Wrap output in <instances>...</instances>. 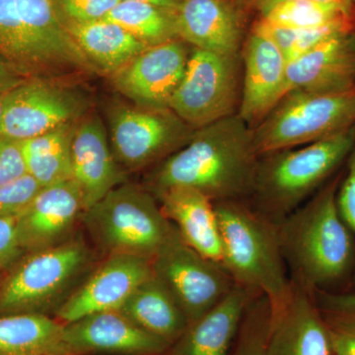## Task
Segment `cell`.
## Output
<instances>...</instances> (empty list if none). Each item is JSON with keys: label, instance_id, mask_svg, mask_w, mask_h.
Returning <instances> with one entry per match:
<instances>
[{"label": "cell", "instance_id": "obj_19", "mask_svg": "<svg viewBox=\"0 0 355 355\" xmlns=\"http://www.w3.org/2000/svg\"><path fill=\"white\" fill-rule=\"evenodd\" d=\"M244 83L238 114L256 128L286 95V60L270 40L252 32L245 44Z\"/></svg>", "mask_w": 355, "mask_h": 355}, {"label": "cell", "instance_id": "obj_30", "mask_svg": "<svg viewBox=\"0 0 355 355\" xmlns=\"http://www.w3.org/2000/svg\"><path fill=\"white\" fill-rule=\"evenodd\" d=\"M355 30L352 24H331L309 29H294L272 24L265 19L254 24L253 33L270 40L282 51L286 62H291L307 53L318 44L334 37L349 34Z\"/></svg>", "mask_w": 355, "mask_h": 355}, {"label": "cell", "instance_id": "obj_23", "mask_svg": "<svg viewBox=\"0 0 355 355\" xmlns=\"http://www.w3.org/2000/svg\"><path fill=\"white\" fill-rule=\"evenodd\" d=\"M153 196L184 241L221 265V236L214 200L190 187H172Z\"/></svg>", "mask_w": 355, "mask_h": 355}, {"label": "cell", "instance_id": "obj_3", "mask_svg": "<svg viewBox=\"0 0 355 355\" xmlns=\"http://www.w3.org/2000/svg\"><path fill=\"white\" fill-rule=\"evenodd\" d=\"M214 207L221 236V266L236 284L265 296L275 319L293 291L277 222L244 200L216 202Z\"/></svg>", "mask_w": 355, "mask_h": 355}, {"label": "cell", "instance_id": "obj_41", "mask_svg": "<svg viewBox=\"0 0 355 355\" xmlns=\"http://www.w3.org/2000/svg\"><path fill=\"white\" fill-rule=\"evenodd\" d=\"M120 1L142 2V3L153 4V6L176 10L181 0H120Z\"/></svg>", "mask_w": 355, "mask_h": 355}, {"label": "cell", "instance_id": "obj_20", "mask_svg": "<svg viewBox=\"0 0 355 355\" xmlns=\"http://www.w3.org/2000/svg\"><path fill=\"white\" fill-rule=\"evenodd\" d=\"M179 38L200 50L239 55L242 20L227 0H181L175 10Z\"/></svg>", "mask_w": 355, "mask_h": 355}, {"label": "cell", "instance_id": "obj_5", "mask_svg": "<svg viewBox=\"0 0 355 355\" xmlns=\"http://www.w3.org/2000/svg\"><path fill=\"white\" fill-rule=\"evenodd\" d=\"M354 146L355 125L300 148L261 156L253 207L279 223L335 176Z\"/></svg>", "mask_w": 355, "mask_h": 355}, {"label": "cell", "instance_id": "obj_12", "mask_svg": "<svg viewBox=\"0 0 355 355\" xmlns=\"http://www.w3.org/2000/svg\"><path fill=\"white\" fill-rule=\"evenodd\" d=\"M87 108L76 89L50 77H29L7 93L0 137L24 141L81 120Z\"/></svg>", "mask_w": 355, "mask_h": 355}, {"label": "cell", "instance_id": "obj_37", "mask_svg": "<svg viewBox=\"0 0 355 355\" xmlns=\"http://www.w3.org/2000/svg\"><path fill=\"white\" fill-rule=\"evenodd\" d=\"M25 254L18 237L16 216L0 217V272L10 270Z\"/></svg>", "mask_w": 355, "mask_h": 355}, {"label": "cell", "instance_id": "obj_7", "mask_svg": "<svg viewBox=\"0 0 355 355\" xmlns=\"http://www.w3.org/2000/svg\"><path fill=\"white\" fill-rule=\"evenodd\" d=\"M80 219L108 256L132 254L150 261L174 228L153 193L130 183L110 191L84 210Z\"/></svg>", "mask_w": 355, "mask_h": 355}, {"label": "cell", "instance_id": "obj_45", "mask_svg": "<svg viewBox=\"0 0 355 355\" xmlns=\"http://www.w3.org/2000/svg\"><path fill=\"white\" fill-rule=\"evenodd\" d=\"M254 1H256V0H254Z\"/></svg>", "mask_w": 355, "mask_h": 355}, {"label": "cell", "instance_id": "obj_35", "mask_svg": "<svg viewBox=\"0 0 355 355\" xmlns=\"http://www.w3.org/2000/svg\"><path fill=\"white\" fill-rule=\"evenodd\" d=\"M347 169L336 193V205L340 216L355 236V146L347 158ZM355 291V277L352 289Z\"/></svg>", "mask_w": 355, "mask_h": 355}, {"label": "cell", "instance_id": "obj_2", "mask_svg": "<svg viewBox=\"0 0 355 355\" xmlns=\"http://www.w3.org/2000/svg\"><path fill=\"white\" fill-rule=\"evenodd\" d=\"M338 172L309 202L277 223L280 247L291 279L314 294L345 292L355 277V236L343 221L336 193Z\"/></svg>", "mask_w": 355, "mask_h": 355}, {"label": "cell", "instance_id": "obj_36", "mask_svg": "<svg viewBox=\"0 0 355 355\" xmlns=\"http://www.w3.org/2000/svg\"><path fill=\"white\" fill-rule=\"evenodd\" d=\"M27 175L21 141L0 137V187Z\"/></svg>", "mask_w": 355, "mask_h": 355}, {"label": "cell", "instance_id": "obj_4", "mask_svg": "<svg viewBox=\"0 0 355 355\" xmlns=\"http://www.w3.org/2000/svg\"><path fill=\"white\" fill-rule=\"evenodd\" d=\"M0 57L27 77L96 72L58 17L53 0H0Z\"/></svg>", "mask_w": 355, "mask_h": 355}, {"label": "cell", "instance_id": "obj_21", "mask_svg": "<svg viewBox=\"0 0 355 355\" xmlns=\"http://www.w3.org/2000/svg\"><path fill=\"white\" fill-rule=\"evenodd\" d=\"M260 295L235 284L218 304L189 324L166 355H230L248 306Z\"/></svg>", "mask_w": 355, "mask_h": 355}, {"label": "cell", "instance_id": "obj_28", "mask_svg": "<svg viewBox=\"0 0 355 355\" xmlns=\"http://www.w3.org/2000/svg\"><path fill=\"white\" fill-rule=\"evenodd\" d=\"M105 19L120 25L148 48L180 39L175 10L164 7L120 1Z\"/></svg>", "mask_w": 355, "mask_h": 355}, {"label": "cell", "instance_id": "obj_44", "mask_svg": "<svg viewBox=\"0 0 355 355\" xmlns=\"http://www.w3.org/2000/svg\"><path fill=\"white\" fill-rule=\"evenodd\" d=\"M352 3H354V6H355V0H352Z\"/></svg>", "mask_w": 355, "mask_h": 355}, {"label": "cell", "instance_id": "obj_39", "mask_svg": "<svg viewBox=\"0 0 355 355\" xmlns=\"http://www.w3.org/2000/svg\"><path fill=\"white\" fill-rule=\"evenodd\" d=\"M29 78L19 69L0 57V92H8Z\"/></svg>", "mask_w": 355, "mask_h": 355}, {"label": "cell", "instance_id": "obj_15", "mask_svg": "<svg viewBox=\"0 0 355 355\" xmlns=\"http://www.w3.org/2000/svg\"><path fill=\"white\" fill-rule=\"evenodd\" d=\"M64 338L70 355H166L171 347L120 311L95 313L64 324Z\"/></svg>", "mask_w": 355, "mask_h": 355}, {"label": "cell", "instance_id": "obj_10", "mask_svg": "<svg viewBox=\"0 0 355 355\" xmlns=\"http://www.w3.org/2000/svg\"><path fill=\"white\" fill-rule=\"evenodd\" d=\"M151 266L153 275L171 292L189 324L218 304L235 286L220 263L189 246L175 226Z\"/></svg>", "mask_w": 355, "mask_h": 355}, {"label": "cell", "instance_id": "obj_8", "mask_svg": "<svg viewBox=\"0 0 355 355\" xmlns=\"http://www.w3.org/2000/svg\"><path fill=\"white\" fill-rule=\"evenodd\" d=\"M355 125V89L338 94L291 91L253 128L258 155L328 139Z\"/></svg>", "mask_w": 355, "mask_h": 355}, {"label": "cell", "instance_id": "obj_9", "mask_svg": "<svg viewBox=\"0 0 355 355\" xmlns=\"http://www.w3.org/2000/svg\"><path fill=\"white\" fill-rule=\"evenodd\" d=\"M112 153L123 170L160 163L188 144L193 128L169 108L116 105L109 110Z\"/></svg>", "mask_w": 355, "mask_h": 355}, {"label": "cell", "instance_id": "obj_43", "mask_svg": "<svg viewBox=\"0 0 355 355\" xmlns=\"http://www.w3.org/2000/svg\"><path fill=\"white\" fill-rule=\"evenodd\" d=\"M352 43H354V51H355V30L352 33Z\"/></svg>", "mask_w": 355, "mask_h": 355}, {"label": "cell", "instance_id": "obj_6", "mask_svg": "<svg viewBox=\"0 0 355 355\" xmlns=\"http://www.w3.org/2000/svg\"><path fill=\"white\" fill-rule=\"evenodd\" d=\"M93 254L81 236L26 254L0 286V316L55 311L77 288Z\"/></svg>", "mask_w": 355, "mask_h": 355}, {"label": "cell", "instance_id": "obj_16", "mask_svg": "<svg viewBox=\"0 0 355 355\" xmlns=\"http://www.w3.org/2000/svg\"><path fill=\"white\" fill-rule=\"evenodd\" d=\"M83 210V195L74 180L42 188L16 216L18 237L25 253L67 241Z\"/></svg>", "mask_w": 355, "mask_h": 355}, {"label": "cell", "instance_id": "obj_27", "mask_svg": "<svg viewBox=\"0 0 355 355\" xmlns=\"http://www.w3.org/2000/svg\"><path fill=\"white\" fill-rule=\"evenodd\" d=\"M77 123L21 141L27 174L42 188L72 180V140Z\"/></svg>", "mask_w": 355, "mask_h": 355}, {"label": "cell", "instance_id": "obj_1", "mask_svg": "<svg viewBox=\"0 0 355 355\" xmlns=\"http://www.w3.org/2000/svg\"><path fill=\"white\" fill-rule=\"evenodd\" d=\"M259 160L253 128L231 114L195 130L188 144L154 168L146 189L155 195L190 187L214 202L243 200L253 195Z\"/></svg>", "mask_w": 355, "mask_h": 355}, {"label": "cell", "instance_id": "obj_34", "mask_svg": "<svg viewBox=\"0 0 355 355\" xmlns=\"http://www.w3.org/2000/svg\"><path fill=\"white\" fill-rule=\"evenodd\" d=\"M323 313L334 355H355V316Z\"/></svg>", "mask_w": 355, "mask_h": 355}, {"label": "cell", "instance_id": "obj_32", "mask_svg": "<svg viewBox=\"0 0 355 355\" xmlns=\"http://www.w3.org/2000/svg\"><path fill=\"white\" fill-rule=\"evenodd\" d=\"M65 27L105 19L120 0H53Z\"/></svg>", "mask_w": 355, "mask_h": 355}, {"label": "cell", "instance_id": "obj_18", "mask_svg": "<svg viewBox=\"0 0 355 355\" xmlns=\"http://www.w3.org/2000/svg\"><path fill=\"white\" fill-rule=\"evenodd\" d=\"M352 33L334 37L287 62L286 94L291 91L338 94L354 90L355 51Z\"/></svg>", "mask_w": 355, "mask_h": 355}, {"label": "cell", "instance_id": "obj_14", "mask_svg": "<svg viewBox=\"0 0 355 355\" xmlns=\"http://www.w3.org/2000/svg\"><path fill=\"white\" fill-rule=\"evenodd\" d=\"M190 53L181 39L149 46L110 78L114 87L137 106L169 108Z\"/></svg>", "mask_w": 355, "mask_h": 355}, {"label": "cell", "instance_id": "obj_11", "mask_svg": "<svg viewBox=\"0 0 355 355\" xmlns=\"http://www.w3.org/2000/svg\"><path fill=\"white\" fill-rule=\"evenodd\" d=\"M238 78V55L193 48L169 109L193 130L237 114Z\"/></svg>", "mask_w": 355, "mask_h": 355}, {"label": "cell", "instance_id": "obj_25", "mask_svg": "<svg viewBox=\"0 0 355 355\" xmlns=\"http://www.w3.org/2000/svg\"><path fill=\"white\" fill-rule=\"evenodd\" d=\"M67 29L96 72L109 77L148 48L108 19L70 25Z\"/></svg>", "mask_w": 355, "mask_h": 355}, {"label": "cell", "instance_id": "obj_13", "mask_svg": "<svg viewBox=\"0 0 355 355\" xmlns=\"http://www.w3.org/2000/svg\"><path fill=\"white\" fill-rule=\"evenodd\" d=\"M153 275L148 259L110 254L55 311V319L69 324L95 313L120 310L135 289Z\"/></svg>", "mask_w": 355, "mask_h": 355}, {"label": "cell", "instance_id": "obj_29", "mask_svg": "<svg viewBox=\"0 0 355 355\" xmlns=\"http://www.w3.org/2000/svg\"><path fill=\"white\" fill-rule=\"evenodd\" d=\"M261 19L294 29L331 24L355 25V8L313 0H291L272 7L261 15Z\"/></svg>", "mask_w": 355, "mask_h": 355}, {"label": "cell", "instance_id": "obj_40", "mask_svg": "<svg viewBox=\"0 0 355 355\" xmlns=\"http://www.w3.org/2000/svg\"><path fill=\"white\" fill-rule=\"evenodd\" d=\"M291 1V0H256V6L260 11L261 15L268 12L272 7L282 2ZM313 1L326 2V3H336L340 6L347 7V8H355L352 0H313Z\"/></svg>", "mask_w": 355, "mask_h": 355}, {"label": "cell", "instance_id": "obj_33", "mask_svg": "<svg viewBox=\"0 0 355 355\" xmlns=\"http://www.w3.org/2000/svg\"><path fill=\"white\" fill-rule=\"evenodd\" d=\"M42 187L30 175L0 187V217L17 216Z\"/></svg>", "mask_w": 355, "mask_h": 355}, {"label": "cell", "instance_id": "obj_26", "mask_svg": "<svg viewBox=\"0 0 355 355\" xmlns=\"http://www.w3.org/2000/svg\"><path fill=\"white\" fill-rule=\"evenodd\" d=\"M64 324L38 313L0 316V355H70Z\"/></svg>", "mask_w": 355, "mask_h": 355}, {"label": "cell", "instance_id": "obj_42", "mask_svg": "<svg viewBox=\"0 0 355 355\" xmlns=\"http://www.w3.org/2000/svg\"><path fill=\"white\" fill-rule=\"evenodd\" d=\"M8 92H0V121H1L2 114H3L4 107H6V103L7 93Z\"/></svg>", "mask_w": 355, "mask_h": 355}, {"label": "cell", "instance_id": "obj_24", "mask_svg": "<svg viewBox=\"0 0 355 355\" xmlns=\"http://www.w3.org/2000/svg\"><path fill=\"white\" fill-rule=\"evenodd\" d=\"M118 311L142 330L171 345L189 326L176 299L154 275L142 282Z\"/></svg>", "mask_w": 355, "mask_h": 355}, {"label": "cell", "instance_id": "obj_31", "mask_svg": "<svg viewBox=\"0 0 355 355\" xmlns=\"http://www.w3.org/2000/svg\"><path fill=\"white\" fill-rule=\"evenodd\" d=\"M272 309L260 295L248 306L230 355H272L270 352Z\"/></svg>", "mask_w": 355, "mask_h": 355}, {"label": "cell", "instance_id": "obj_22", "mask_svg": "<svg viewBox=\"0 0 355 355\" xmlns=\"http://www.w3.org/2000/svg\"><path fill=\"white\" fill-rule=\"evenodd\" d=\"M270 345L272 355H334L314 294L293 282L291 300L272 320Z\"/></svg>", "mask_w": 355, "mask_h": 355}, {"label": "cell", "instance_id": "obj_38", "mask_svg": "<svg viewBox=\"0 0 355 355\" xmlns=\"http://www.w3.org/2000/svg\"><path fill=\"white\" fill-rule=\"evenodd\" d=\"M314 298L318 307L322 312L355 316V291H317L314 293Z\"/></svg>", "mask_w": 355, "mask_h": 355}, {"label": "cell", "instance_id": "obj_17", "mask_svg": "<svg viewBox=\"0 0 355 355\" xmlns=\"http://www.w3.org/2000/svg\"><path fill=\"white\" fill-rule=\"evenodd\" d=\"M72 180L83 195L84 210L127 183L125 170L114 159L106 128L97 114L77 123L72 140Z\"/></svg>", "mask_w": 355, "mask_h": 355}]
</instances>
